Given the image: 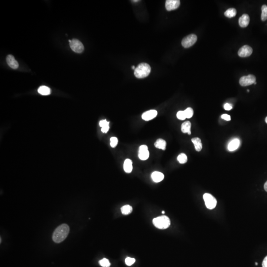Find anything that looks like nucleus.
<instances>
[{
	"mask_svg": "<svg viewBox=\"0 0 267 267\" xmlns=\"http://www.w3.org/2000/svg\"><path fill=\"white\" fill-rule=\"evenodd\" d=\"M69 227L68 224H60L53 232V240L56 243H60L65 239L69 233Z\"/></svg>",
	"mask_w": 267,
	"mask_h": 267,
	"instance_id": "f257e3e1",
	"label": "nucleus"
},
{
	"mask_svg": "<svg viewBox=\"0 0 267 267\" xmlns=\"http://www.w3.org/2000/svg\"><path fill=\"white\" fill-rule=\"evenodd\" d=\"M151 71L150 65L147 63H141L135 68L134 74L138 78H144L149 75Z\"/></svg>",
	"mask_w": 267,
	"mask_h": 267,
	"instance_id": "f03ea898",
	"label": "nucleus"
},
{
	"mask_svg": "<svg viewBox=\"0 0 267 267\" xmlns=\"http://www.w3.org/2000/svg\"><path fill=\"white\" fill-rule=\"evenodd\" d=\"M153 224L155 227L159 229H166L170 227V220L166 216H161L153 219Z\"/></svg>",
	"mask_w": 267,
	"mask_h": 267,
	"instance_id": "7ed1b4c3",
	"label": "nucleus"
},
{
	"mask_svg": "<svg viewBox=\"0 0 267 267\" xmlns=\"http://www.w3.org/2000/svg\"><path fill=\"white\" fill-rule=\"evenodd\" d=\"M203 199L204 200L206 206L210 210L214 209L217 205L216 199L211 194L206 193L203 195Z\"/></svg>",
	"mask_w": 267,
	"mask_h": 267,
	"instance_id": "20e7f679",
	"label": "nucleus"
},
{
	"mask_svg": "<svg viewBox=\"0 0 267 267\" xmlns=\"http://www.w3.org/2000/svg\"><path fill=\"white\" fill-rule=\"evenodd\" d=\"M198 40V37L196 35L192 34L187 36L184 37L182 41V45L185 48L190 47L196 43Z\"/></svg>",
	"mask_w": 267,
	"mask_h": 267,
	"instance_id": "39448f33",
	"label": "nucleus"
},
{
	"mask_svg": "<svg viewBox=\"0 0 267 267\" xmlns=\"http://www.w3.org/2000/svg\"><path fill=\"white\" fill-rule=\"evenodd\" d=\"M256 78L253 75L249 74L242 76L239 79V84L241 86H248L256 82Z\"/></svg>",
	"mask_w": 267,
	"mask_h": 267,
	"instance_id": "423d86ee",
	"label": "nucleus"
},
{
	"mask_svg": "<svg viewBox=\"0 0 267 267\" xmlns=\"http://www.w3.org/2000/svg\"><path fill=\"white\" fill-rule=\"evenodd\" d=\"M69 44L72 51L76 53H81L84 51V47L83 44L77 39H72Z\"/></svg>",
	"mask_w": 267,
	"mask_h": 267,
	"instance_id": "0eeeda50",
	"label": "nucleus"
},
{
	"mask_svg": "<svg viewBox=\"0 0 267 267\" xmlns=\"http://www.w3.org/2000/svg\"><path fill=\"white\" fill-rule=\"evenodd\" d=\"M138 156L139 159L142 160H145L149 159V153L147 145H142L139 147Z\"/></svg>",
	"mask_w": 267,
	"mask_h": 267,
	"instance_id": "6e6552de",
	"label": "nucleus"
},
{
	"mask_svg": "<svg viewBox=\"0 0 267 267\" xmlns=\"http://www.w3.org/2000/svg\"><path fill=\"white\" fill-rule=\"evenodd\" d=\"M253 52V50L248 45H244L239 50L238 55L241 58L249 57Z\"/></svg>",
	"mask_w": 267,
	"mask_h": 267,
	"instance_id": "1a4fd4ad",
	"label": "nucleus"
},
{
	"mask_svg": "<svg viewBox=\"0 0 267 267\" xmlns=\"http://www.w3.org/2000/svg\"><path fill=\"white\" fill-rule=\"evenodd\" d=\"M180 5L179 0H167L166 1L165 7L168 11L176 10L179 7Z\"/></svg>",
	"mask_w": 267,
	"mask_h": 267,
	"instance_id": "9d476101",
	"label": "nucleus"
},
{
	"mask_svg": "<svg viewBox=\"0 0 267 267\" xmlns=\"http://www.w3.org/2000/svg\"><path fill=\"white\" fill-rule=\"evenodd\" d=\"M157 115V111L155 110H150L144 112L142 115V119L145 121H149L155 118Z\"/></svg>",
	"mask_w": 267,
	"mask_h": 267,
	"instance_id": "9b49d317",
	"label": "nucleus"
},
{
	"mask_svg": "<svg viewBox=\"0 0 267 267\" xmlns=\"http://www.w3.org/2000/svg\"><path fill=\"white\" fill-rule=\"evenodd\" d=\"M6 60H7V63L8 66L11 67L12 68L16 69L18 68V66H19L18 63L13 56H12L11 54L8 55L7 57Z\"/></svg>",
	"mask_w": 267,
	"mask_h": 267,
	"instance_id": "f8f14e48",
	"label": "nucleus"
},
{
	"mask_svg": "<svg viewBox=\"0 0 267 267\" xmlns=\"http://www.w3.org/2000/svg\"><path fill=\"white\" fill-rule=\"evenodd\" d=\"M250 18L247 14H244L239 18V25L242 28L247 27L249 24Z\"/></svg>",
	"mask_w": 267,
	"mask_h": 267,
	"instance_id": "ddd939ff",
	"label": "nucleus"
},
{
	"mask_svg": "<svg viewBox=\"0 0 267 267\" xmlns=\"http://www.w3.org/2000/svg\"><path fill=\"white\" fill-rule=\"evenodd\" d=\"M239 145H240V141L239 139H234L229 142L228 146V149L229 151H234L238 149Z\"/></svg>",
	"mask_w": 267,
	"mask_h": 267,
	"instance_id": "4468645a",
	"label": "nucleus"
},
{
	"mask_svg": "<svg viewBox=\"0 0 267 267\" xmlns=\"http://www.w3.org/2000/svg\"><path fill=\"white\" fill-rule=\"evenodd\" d=\"M151 178L155 183H159L164 178V175L160 172H154L151 174Z\"/></svg>",
	"mask_w": 267,
	"mask_h": 267,
	"instance_id": "2eb2a0df",
	"label": "nucleus"
},
{
	"mask_svg": "<svg viewBox=\"0 0 267 267\" xmlns=\"http://www.w3.org/2000/svg\"><path fill=\"white\" fill-rule=\"evenodd\" d=\"M191 126L192 124L189 121H186L182 124L181 130L184 133H188L189 135L191 134Z\"/></svg>",
	"mask_w": 267,
	"mask_h": 267,
	"instance_id": "dca6fc26",
	"label": "nucleus"
},
{
	"mask_svg": "<svg viewBox=\"0 0 267 267\" xmlns=\"http://www.w3.org/2000/svg\"><path fill=\"white\" fill-rule=\"evenodd\" d=\"M124 171L127 173H130L132 171L133 165L132 161L131 160L127 159L125 160L123 165Z\"/></svg>",
	"mask_w": 267,
	"mask_h": 267,
	"instance_id": "f3484780",
	"label": "nucleus"
},
{
	"mask_svg": "<svg viewBox=\"0 0 267 267\" xmlns=\"http://www.w3.org/2000/svg\"><path fill=\"white\" fill-rule=\"evenodd\" d=\"M192 142L194 145L195 150L197 151H201L202 149V144L201 139L199 138H194L192 139Z\"/></svg>",
	"mask_w": 267,
	"mask_h": 267,
	"instance_id": "a211bd4d",
	"label": "nucleus"
},
{
	"mask_svg": "<svg viewBox=\"0 0 267 267\" xmlns=\"http://www.w3.org/2000/svg\"><path fill=\"white\" fill-rule=\"evenodd\" d=\"M154 146L157 149L165 150L166 147V142L162 139H159L156 140V142L154 143Z\"/></svg>",
	"mask_w": 267,
	"mask_h": 267,
	"instance_id": "6ab92c4d",
	"label": "nucleus"
},
{
	"mask_svg": "<svg viewBox=\"0 0 267 267\" xmlns=\"http://www.w3.org/2000/svg\"><path fill=\"white\" fill-rule=\"evenodd\" d=\"M38 92L41 95L46 96L51 93V89L48 87L42 86L38 89Z\"/></svg>",
	"mask_w": 267,
	"mask_h": 267,
	"instance_id": "aec40b11",
	"label": "nucleus"
},
{
	"mask_svg": "<svg viewBox=\"0 0 267 267\" xmlns=\"http://www.w3.org/2000/svg\"><path fill=\"white\" fill-rule=\"evenodd\" d=\"M224 16L228 18H232L236 15V10L234 8H229L224 12Z\"/></svg>",
	"mask_w": 267,
	"mask_h": 267,
	"instance_id": "412c9836",
	"label": "nucleus"
},
{
	"mask_svg": "<svg viewBox=\"0 0 267 267\" xmlns=\"http://www.w3.org/2000/svg\"><path fill=\"white\" fill-rule=\"evenodd\" d=\"M121 211L123 215H126L130 214L133 211V208L129 205H126L122 206L121 208Z\"/></svg>",
	"mask_w": 267,
	"mask_h": 267,
	"instance_id": "4be33fe9",
	"label": "nucleus"
},
{
	"mask_svg": "<svg viewBox=\"0 0 267 267\" xmlns=\"http://www.w3.org/2000/svg\"><path fill=\"white\" fill-rule=\"evenodd\" d=\"M261 20L263 22L266 21L267 20V5H263L261 8Z\"/></svg>",
	"mask_w": 267,
	"mask_h": 267,
	"instance_id": "5701e85b",
	"label": "nucleus"
},
{
	"mask_svg": "<svg viewBox=\"0 0 267 267\" xmlns=\"http://www.w3.org/2000/svg\"><path fill=\"white\" fill-rule=\"evenodd\" d=\"M177 159L179 163L181 164H184L187 162L188 157L185 154L182 153L178 156Z\"/></svg>",
	"mask_w": 267,
	"mask_h": 267,
	"instance_id": "b1692460",
	"label": "nucleus"
},
{
	"mask_svg": "<svg viewBox=\"0 0 267 267\" xmlns=\"http://www.w3.org/2000/svg\"><path fill=\"white\" fill-rule=\"evenodd\" d=\"M99 265L103 267H109L110 266V263L107 258H103L99 261Z\"/></svg>",
	"mask_w": 267,
	"mask_h": 267,
	"instance_id": "393cba45",
	"label": "nucleus"
},
{
	"mask_svg": "<svg viewBox=\"0 0 267 267\" xmlns=\"http://www.w3.org/2000/svg\"><path fill=\"white\" fill-rule=\"evenodd\" d=\"M187 118H190L194 115V110L191 108H188L184 110Z\"/></svg>",
	"mask_w": 267,
	"mask_h": 267,
	"instance_id": "a878e982",
	"label": "nucleus"
},
{
	"mask_svg": "<svg viewBox=\"0 0 267 267\" xmlns=\"http://www.w3.org/2000/svg\"><path fill=\"white\" fill-rule=\"evenodd\" d=\"M177 117L179 119L181 120H184L186 119V113L184 111H179L177 112Z\"/></svg>",
	"mask_w": 267,
	"mask_h": 267,
	"instance_id": "bb28decb",
	"label": "nucleus"
},
{
	"mask_svg": "<svg viewBox=\"0 0 267 267\" xmlns=\"http://www.w3.org/2000/svg\"><path fill=\"white\" fill-rule=\"evenodd\" d=\"M125 263L127 266H131L136 261L135 258L131 257H127L125 259Z\"/></svg>",
	"mask_w": 267,
	"mask_h": 267,
	"instance_id": "cd10ccee",
	"label": "nucleus"
},
{
	"mask_svg": "<svg viewBox=\"0 0 267 267\" xmlns=\"http://www.w3.org/2000/svg\"><path fill=\"white\" fill-rule=\"evenodd\" d=\"M118 139L116 137H111L110 139V145L112 148H115L118 144Z\"/></svg>",
	"mask_w": 267,
	"mask_h": 267,
	"instance_id": "c85d7f7f",
	"label": "nucleus"
},
{
	"mask_svg": "<svg viewBox=\"0 0 267 267\" xmlns=\"http://www.w3.org/2000/svg\"><path fill=\"white\" fill-rule=\"evenodd\" d=\"M109 124V122L107 121V120H101L99 122V126L102 128L104 127L107 126H108Z\"/></svg>",
	"mask_w": 267,
	"mask_h": 267,
	"instance_id": "c756f323",
	"label": "nucleus"
},
{
	"mask_svg": "<svg viewBox=\"0 0 267 267\" xmlns=\"http://www.w3.org/2000/svg\"><path fill=\"white\" fill-rule=\"evenodd\" d=\"M221 118L226 121H230V119H231L230 116H229V115L227 114H223L221 116Z\"/></svg>",
	"mask_w": 267,
	"mask_h": 267,
	"instance_id": "7c9ffc66",
	"label": "nucleus"
},
{
	"mask_svg": "<svg viewBox=\"0 0 267 267\" xmlns=\"http://www.w3.org/2000/svg\"><path fill=\"white\" fill-rule=\"evenodd\" d=\"M224 109L226 110H230L232 109L233 107L229 103H226V104H224Z\"/></svg>",
	"mask_w": 267,
	"mask_h": 267,
	"instance_id": "2f4dec72",
	"label": "nucleus"
},
{
	"mask_svg": "<svg viewBox=\"0 0 267 267\" xmlns=\"http://www.w3.org/2000/svg\"><path fill=\"white\" fill-rule=\"evenodd\" d=\"M109 129V126H107L104 127H103L102 128V132L104 133H107Z\"/></svg>",
	"mask_w": 267,
	"mask_h": 267,
	"instance_id": "473e14b6",
	"label": "nucleus"
},
{
	"mask_svg": "<svg viewBox=\"0 0 267 267\" xmlns=\"http://www.w3.org/2000/svg\"><path fill=\"white\" fill-rule=\"evenodd\" d=\"M263 267H267V256L264 259L262 263Z\"/></svg>",
	"mask_w": 267,
	"mask_h": 267,
	"instance_id": "72a5a7b5",
	"label": "nucleus"
},
{
	"mask_svg": "<svg viewBox=\"0 0 267 267\" xmlns=\"http://www.w3.org/2000/svg\"><path fill=\"white\" fill-rule=\"evenodd\" d=\"M264 189H265V191L267 192V181L265 183V184H264Z\"/></svg>",
	"mask_w": 267,
	"mask_h": 267,
	"instance_id": "f704fd0d",
	"label": "nucleus"
},
{
	"mask_svg": "<svg viewBox=\"0 0 267 267\" xmlns=\"http://www.w3.org/2000/svg\"><path fill=\"white\" fill-rule=\"evenodd\" d=\"M132 69L135 70L136 68H135V66L133 65V66H132Z\"/></svg>",
	"mask_w": 267,
	"mask_h": 267,
	"instance_id": "c9c22d12",
	"label": "nucleus"
},
{
	"mask_svg": "<svg viewBox=\"0 0 267 267\" xmlns=\"http://www.w3.org/2000/svg\"><path fill=\"white\" fill-rule=\"evenodd\" d=\"M265 122L267 124V117H266V119H265Z\"/></svg>",
	"mask_w": 267,
	"mask_h": 267,
	"instance_id": "e433bc0d",
	"label": "nucleus"
},
{
	"mask_svg": "<svg viewBox=\"0 0 267 267\" xmlns=\"http://www.w3.org/2000/svg\"><path fill=\"white\" fill-rule=\"evenodd\" d=\"M162 214H164L165 211H163L162 212Z\"/></svg>",
	"mask_w": 267,
	"mask_h": 267,
	"instance_id": "4c0bfd02",
	"label": "nucleus"
},
{
	"mask_svg": "<svg viewBox=\"0 0 267 267\" xmlns=\"http://www.w3.org/2000/svg\"><path fill=\"white\" fill-rule=\"evenodd\" d=\"M247 92H250L249 90H247Z\"/></svg>",
	"mask_w": 267,
	"mask_h": 267,
	"instance_id": "58836bf2",
	"label": "nucleus"
},
{
	"mask_svg": "<svg viewBox=\"0 0 267 267\" xmlns=\"http://www.w3.org/2000/svg\"><path fill=\"white\" fill-rule=\"evenodd\" d=\"M138 1H139L138 0H137H137H136V1H133V2H138Z\"/></svg>",
	"mask_w": 267,
	"mask_h": 267,
	"instance_id": "ea45409f",
	"label": "nucleus"
},
{
	"mask_svg": "<svg viewBox=\"0 0 267 267\" xmlns=\"http://www.w3.org/2000/svg\"><path fill=\"white\" fill-rule=\"evenodd\" d=\"M255 265H258V263L256 262L255 263Z\"/></svg>",
	"mask_w": 267,
	"mask_h": 267,
	"instance_id": "a19ab883",
	"label": "nucleus"
}]
</instances>
